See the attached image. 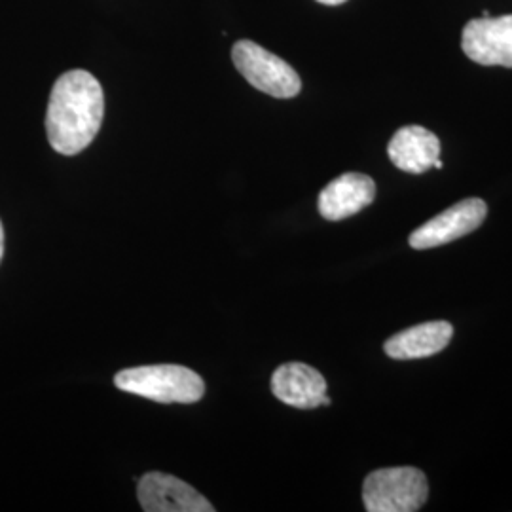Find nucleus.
I'll return each mask as SVG.
<instances>
[{"mask_svg":"<svg viewBox=\"0 0 512 512\" xmlns=\"http://www.w3.org/2000/svg\"><path fill=\"white\" fill-rule=\"evenodd\" d=\"M429 497L427 476L416 467H389L366 476L363 501L368 512H416Z\"/></svg>","mask_w":512,"mask_h":512,"instance_id":"7ed1b4c3","label":"nucleus"},{"mask_svg":"<svg viewBox=\"0 0 512 512\" xmlns=\"http://www.w3.org/2000/svg\"><path fill=\"white\" fill-rule=\"evenodd\" d=\"M105 114V95L99 80L88 71L61 74L50 93L46 133L50 147L74 156L92 145Z\"/></svg>","mask_w":512,"mask_h":512,"instance_id":"f257e3e1","label":"nucleus"},{"mask_svg":"<svg viewBox=\"0 0 512 512\" xmlns=\"http://www.w3.org/2000/svg\"><path fill=\"white\" fill-rule=\"evenodd\" d=\"M433 167H437V169H442V167H444V164H442V162H440V158H439V160H437V162H435V165H433Z\"/></svg>","mask_w":512,"mask_h":512,"instance_id":"4468645a","label":"nucleus"},{"mask_svg":"<svg viewBox=\"0 0 512 512\" xmlns=\"http://www.w3.org/2000/svg\"><path fill=\"white\" fill-rule=\"evenodd\" d=\"M488 215V205L480 198H467L442 211L437 217L427 220L408 239L410 247L416 251L442 247L456 239L465 238L482 226Z\"/></svg>","mask_w":512,"mask_h":512,"instance_id":"39448f33","label":"nucleus"},{"mask_svg":"<svg viewBox=\"0 0 512 512\" xmlns=\"http://www.w3.org/2000/svg\"><path fill=\"white\" fill-rule=\"evenodd\" d=\"M454 327L448 321H429L403 330L385 342V353L397 361L425 359L448 348Z\"/></svg>","mask_w":512,"mask_h":512,"instance_id":"9b49d317","label":"nucleus"},{"mask_svg":"<svg viewBox=\"0 0 512 512\" xmlns=\"http://www.w3.org/2000/svg\"><path fill=\"white\" fill-rule=\"evenodd\" d=\"M387 154L401 171L421 175L440 158L439 137L423 126H404L391 137Z\"/></svg>","mask_w":512,"mask_h":512,"instance_id":"9d476101","label":"nucleus"},{"mask_svg":"<svg viewBox=\"0 0 512 512\" xmlns=\"http://www.w3.org/2000/svg\"><path fill=\"white\" fill-rule=\"evenodd\" d=\"M118 389L156 403H198L205 393L202 376L181 365L126 368L116 374Z\"/></svg>","mask_w":512,"mask_h":512,"instance_id":"f03ea898","label":"nucleus"},{"mask_svg":"<svg viewBox=\"0 0 512 512\" xmlns=\"http://www.w3.org/2000/svg\"><path fill=\"white\" fill-rule=\"evenodd\" d=\"M4 256V228H2V222H0V260Z\"/></svg>","mask_w":512,"mask_h":512,"instance_id":"f8f14e48","label":"nucleus"},{"mask_svg":"<svg viewBox=\"0 0 512 512\" xmlns=\"http://www.w3.org/2000/svg\"><path fill=\"white\" fill-rule=\"evenodd\" d=\"M321 4H327V6H338V4H344L346 0H317Z\"/></svg>","mask_w":512,"mask_h":512,"instance_id":"ddd939ff","label":"nucleus"},{"mask_svg":"<svg viewBox=\"0 0 512 512\" xmlns=\"http://www.w3.org/2000/svg\"><path fill=\"white\" fill-rule=\"evenodd\" d=\"M232 59L241 76L258 92L268 93L277 99H291L302 90V80L293 67L256 42H236L232 48Z\"/></svg>","mask_w":512,"mask_h":512,"instance_id":"20e7f679","label":"nucleus"},{"mask_svg":"<svg viewBox=\"0 0 512 512\" xmlns=\"http://www.w3.org/2000/svg\"><path fill=\"white\" fill-rule=\"evenodd\" d=\"M272 393L281 403L300 410H311L330 404L323 374L304 363L279 366L272 376Z\"/></svg>","mask_w":512,"mask_h":512,"instance_id":"6e6552de","label":"nucleus"},{"mask_svg":"<svg viewBox=\"0 0 512 512\" xmlns=\"http://www.w3.org/2000/svg\"><path fill=\"white\" fill-rule=\"evenodd\" d=\"M137 497L147 512H213L215 507L198 490L177 476L147 473L139 480Z\"/></svg>","mask_w":512,"mask_h":512,"instance_id":"0eeeda50","label":"nucleus"},{"mask_svg":"<svg viewBox=\"0 0 512 512\" xmlns=\"http://www.w3.org/2000/svg\"><path fill=\"white\" fill-rule=\"evenodd\" d=\"M376 198V183L363 173H346L330 181L319 194V213L327 220H344L361 213Z\"/></svg>","mask_w":512,"mask_h":512,"instance_id":"1a4fd4ad","label":"nucleus"},{"mask_svg":"<svg viewBox=\"0 0 512 512\" xmlns=\"http://www.w3.org/2000/svg\"><path fill=\"white\" fill-rule=\"evenodd\" d=\"M461 48L478 65L512 69V16L471 19L463 29Z\"/></svg>","mask_w":512,"mask_h":512,"instance_id":"423d86ee","label":"nucleus"}]
</instances>
